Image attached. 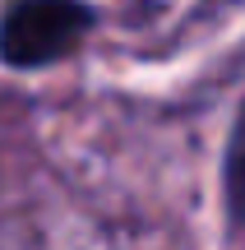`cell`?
Returning a JSON list of instances; mask_svg holds the SVG:
<instances>
[{
	"instance_id": "3",
	"label": "cell",
	"mask_w": 245,
	"mask_h": 250,
	"mask_svg": "<svg viewBox=\"0 0 245 250\" xmlns=\"http://www.w3.org/2000/svg\"><path fill=\"white\" fill-rule=\"evenodd\" d=\"M0 250H28L19 236H9V232H0Z\"/></svg>"
},
{
	"instance_id": "1",
	"label": "cell",
	"mask_w": 245,
	"mask_h": 250,
	"mask_svg": "<svg viewBox=\"0 0 245 250\" xmlns=\"http://www.w3.org/2000/svg\"><path fill=\"white\" fill-rule=\"evenodd\" d=\"M88 0H5L0 9V61L33 70L70 56L88 37Z\"/></svg>"
},
{
	"instance_id": "2",
	"label": "cell",
	"mask_w": 245,
	"mask_h": 250,
	"mask_svg": "<svg viewBox=\"0 0 245 250\" xmlns=\"http://www.w3.org/2000/svg\"><path fill=\"white\" fill-rule=\"evenodd\" d=\"M227 204H231V218L245 223V107L227 144Z\"/></svg>"
}]
</instances>
